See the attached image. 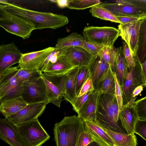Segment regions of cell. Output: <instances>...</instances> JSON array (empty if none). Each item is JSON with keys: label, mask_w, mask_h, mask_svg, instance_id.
<instances>
[{"label": "cell", "mask_w": 146, "mask_h": 146, "mask_svg": "<svg viewBox=\"0 0 146 146\" xmlns=\"http://www.w3.org/2000/svg\"></svg>", "instance_id": "obj_50"}, {"label": "cell", "mask_w": 146, "mask_h": 146, "mask_svg": "<svg viewBox=\"0 0 146 146\" xmlns=\"http://www.w3.org/2000/svg\"><path fill=\"white\" fill-rule=\"evenodd\" d=\"M115 82L114 72L110 66L104 79L99 84L96 92L98 94L114 95Z\"/></svg>", "instance_id": "obj_28"}, {"label": "cell", "mask_w": 146, "mask_h": 146, "mask_svg": "<svg viewBox=\"0 0 146 146\" xmlns=\"http://www.w3.org/2000/svg\"><path fill=\"white\" fill-rule=\"evenodd\" d=\"M122 127L128 135L135 133V124L138 119L133 107L123 105L119 114Z\"/></svg>", "instance_id": "obj_21"}, {"label": "cell", "mask_w": 146, "mask_h": 146, "mask_svg": "<svg viewBox=\"0 0 146 146\" xmlns=\"http://www.w3.org/2000/svg\"><path fill=\"white\" fill-rule=\"evenodd\" d=\"M92 91L89 92L80 96L75 98L71 105L73 110L77 113L86 101Z\"/></svg>", "instance_id": "obj_39"}, {"label": "cell", "mask_w": 146, "mask_h": 146, "mask_svg": "<svg viewBox=\"0 0 146 146\" xmlns=\"http://www.w3.org/2000/svg\"><path fill=\"white\" fill-rule=\"evenodd\" d=\"M145 87L143 85H140L137 87L133 90L131 95V97H135L140 94Z\"/></svg>", "instance_id": "obj_46"}, {"label": "cell", "mask_w": 146, "mask_h": 146, "mask_svg": "<svg viewBox=\"0 0 146 146\" xmlns=\"http://www.w3.org/2000/svg\"><path fill=\"white\" fill-rule=\"evenodd\" d=\"M78 70L77 66L65 75L63 97L71 104L76 97V78Z\"/></svg>", "instance_id": "obj_24"}, {"label": "cell", "mask_w": 146, "mask_h": 146, "mask_svg": "<svg viewBox=\"0 0 146 146\" xmlns=\"http://www.w3.org/2000/svg\"><path fill=\"white\" fill-rule=\"evenodd\" d=\"M144 19L124 24H120L118 26L120 36L127 44L131 54L134 57L137 56L140 27Z\"/></svg>", "instance_id": "obj_12"}, {"label": "cell", "mask_w": 146, "mask_h": 146, "mask_svg": "<svg viewBox=\"0 0 146 146\" xmlns=\"http://www.w3.org/2000/svg\"><path fill=\"white\" fill-rule=\"evenodd\" d=\"M94 91V88L90 76L83 84L76 97L80 96L89 92Z\"/></svg>", "instance_id": "obj_43"}, {"label": "cell", "mask_w": 146, "mask_h": 146, "mask_svg": "<svg viewBox=\"0 0 146 146\" xmlns=\"http://www.w3.org/2000/svg\"><path fill=\"white\" fill-rule=\"evenodd\" d=\"M133 107L138 119L141 120H146V97L134 102Z\"/></svg>", "instance_id": "obj_35"}, {"label": "cell", "mask_w": 146, "mask_h": 146, "mask_svg": "<svg viewBox=\"0 0 146 146\" xmlns=\"http://www.w3.org/2000/svg\"><path fill=\"white\" fill-rule=\"evenodd\" d=\"M22 84L23 92L21 96L27 103L44 102L49 103L45 85L42 76L27 81Z\"/></svg>", "instance_id": "obj_8"}, {"label": "cell", "mask_w": 146, "mask_h": 146, "mask_svg": "<svg viewBox=\"0 0 146 146\" xmlns=\"http://www.w3.org/2000/svg\"><path fill=\"white\" fill-rule=\"evenodd\" d=\"M66 50L55 48L54 50L47 57L43 64L38 68L37 70L42 73L47 65L55 63L58 56L62 54Z\"/></svg>", "instance_id": "obj_36"}, {"label": "cell", "mask_w": 146, "mask_h": 146, "mask_svg": "<svg viewBox=\"0 0 146 146\" xmlns=\"http://www.w3.org/2000/svg\"><path fill=\"white\" fill-rule=\"evenodd\" d=\"M84 130L88 132L101 146H114L108 135L95 121H84Z\"/></svg>", "instance_id": "obj_20"}, {"label": "cell", "mask_w": 146, "mask_h": 146, "mask_svg": "<svg viewBox=\"0 0 146 146\" xmlns=\"http://www.w3.org/2000/svg\"><path fill=\"white\" fill-rule=\"evenodd\" d=\"M90 11L93 16L100 19L121 24L116 16L99 5L91 8Z\"/></svg>", "instance_id": "obj_30"}, {"label": "cell", "mask_w": 146, "mask_h": 146, "mask_svg": "<svg viewBox=\"0 0 146 146\" xmlns=\"http://www.w3.org/2000/svg\"><path fill=\"white\" fill-rule=\"evenodd\" d=\"M116 17L121 22V24H122L133 22L139 20L146 19V17H139L135 16H116Z\"/></svg>", "instance_id": "obj_44"}, {"label": "cell", "mask_w": 146, "mask_h": 146, "mask_svg": "<svg viewBox=\"0 0 146 146\" xmlns=\"http://www.w3.org/2000/svg\"><path fill=\"white\" fill-rule=\"evenodd\" d=\"M90 76L88 66L78 67V70L76 78V97L83 84Z\"/></svg>", "instance_id": "obj_34"}, {"label": "cell", "mask_w": 146, "mask_h": 146, "mask_svg": "<svg viewBox=\"0 0 146 146\" xmlns=\"http://www.w3.org/2000/svg\"><path fill=\"white\" fill-rule=\"evenodd\" d=\"M94 141L95 139L90 134L84 130L80 134L76 146H86Z\"/></svg>", "instance_id": "obj_38"}, {"label": "cell", "mask_w": 146, "mask_h": 146, "mask_svg": "<svg viewBox=\"0 0 146 146\" xmlns=\"http://www.w3.org/2000/svg\"><path fill=\"white\" fill-rule=\"evenodd\" d=\"M22 54L14 42L0 45V76L11 66L19 63Z\"/></svg>", "instance_id": "obj_15"}, {"label": "cell", "mask_w": 146, "mask_h": 146, "mask_svg": "<svg viewBox=\"0 0 146 146\" xmlns=\"http://www.w3.org/2000/svg\"><path fill=\"white\" fill-rule=\"evenodd\" d=\"M55 1L58 6L60 7L63 8L67 7L68 1L67 0H57Z\"/></svg>", "instance_id": "obj_47"}, {"label": "cell", "mask_w": 146, "mask_h": 146, "mask_svg": "<svg viewBox=\"0 0 146 146\" xmlns=\"http://www.w3.org/2000/svg\"><path fill=\"white\" fill-rule=\"evenodd\" d=\"M104 46H100L86 42H83V47L92 56L98 54Z\"/></svg>", "instance_id": "obj_41"}, {"label": "cell", "mask_w": 146, "mask_h": 146, "mask_svg": "<svg viewBox=\"0 0 146 146\" xmlns=\"http://www.w3.org/2000/svg\"><path fill=\"white\" fill-rule=\"evenodd\" d=\"M4 11L0 18V27L7 32L23 39L29 38L32 31L35 30L34 24L29 20Z\"/></svg>", "instance_id": "obj_5"}, {"label": "cell", "mask_w": 146, "mask_h": 146, "mask_svg": "<svg viewBox=\"0 0 146 146\" xmlns=\"http://www.w3.org/2000/svg\"><path fill=\"white\" fill-rule=\"evenodd\" d=\"M123 45L122 51L127 67L129 68H133L136 66L135 58L131 54L128 46L126 42H123Z\"/></svg>", "instance_id": "obj_37"}, {"label": "cell", "mask_w": 146, "mask_h": 146, "mask_svg": "<svg viewBox=\"0 0 146 146\" xmlns=\"http://www.w3.org/2000/svg\"><path fill=\"white\" fill-rule=\"evenodd\" d=\"M115 82V96L118 104L119 110H121L123 106V99L121 88L115 73L114 72Z\"/></svg>", "instance_id": "obj_42"}, {"label": "cell", "mask_w": 146, "mask_h": 146, "mask_svg": "<svg viewBox=\"0 0 146 146\" xmlns=\"http://www.w3.org/2000/svg\"><path fill=\"white\" fill-rule=\"evenodd\" d=\"M84 37L77 33L73 32L69 35L62 38H59L57 41L55 48L66 49L72 47H82Z\"/></svg>", "instance_id": "obj_27"}, {"label": "cell", "mask_w": 146, "mask_h": 146, "mask_svg": "<svg viewBox=\"0 0 146 146\" xmlns=\"http://www.w3.org/2000/svg\"><path fill=\"white\" fill-rule=\"evenodd\" d=\"M119 111L114 95L98 94L95 121L100 127L113 131L127 134L122 127L119 118Z\"/></svg>", "instance_id": "obj_2"}, {"label": "cell", "mask_w": 146, "mask_h": 146, "mask_svg": "<svg viewBox=\"0 0 146 146\" xmlns=\"http://www.w3.org/2000/svg\"><path fill=\"white\" fill-rule=\"evenodd\" d=\"M84 125V122L76 115L66 116L56 123L54 131L56 146H76Z\"/></svg>", "instance_id": "obj_3"}, {"label": "cell", "mask_w": 146, "mask_h": 146, "mask_svg": "<svg viewBox=\"0 0 146 146\" xmlns=\"http://www.w3.org/2000/svg\"><path fill=\"white\" fill-rule=\"evenodd\" d=\"M134 132L146 139V120L137 119L135 124Z\"/></svg>", "instance_id": "obj_40"}, {"label": "cell", "mask_w": 146, "mask_h": 146, "mask_svg": "<svg viewBox=\"0 0 146 146\" xmlns=\"http://www.w3.org/2000/svg\"><path fill=\"white\" fill-rule=\"evenodd\" d=\"M5 6V5L0 4V18L2 17L4 13L3 9Z\"/></svg>", "instance_id": "obj_49"}, {"label": "cell", "mask_w": 146, "mask_h": 146, "mask_svg": "<svg viewBox=\"0 0 146 146\" xmlns=\"http://www.w3.org/2000/svg\"><path fill=\"white\" fill-rule=\"evenodd\" d=\"M118 49V48H116L113 46L112 47L104 46L98 54L109 64L113 72L114 61Z\"/></svg>", "instance_id": "obj_31"}, {"label": "cell", "mask_w": 146, "mask_h": 146, "mask_svg": "<svg viewBox=\"0 0 146 146\" xmlns=\"http://www.w3.org/2000/svg\"><path fill=\"white\" fill-rule=\"evenodd\" d=\"M86 146H101V145L98 142L94 141L90 143Z\"/></svg>", "instance_id": "obj_48"}, {"label": "cell", "mask_w": 146, "mask_h": 146, "mask_svg": "<svg viewBox=\"0 0 146 146\" xmlns=\"http://www.w3.org/2000/svg\"><path fill=\"white\" fill-rule=\"evenodd\" d=\"M99 0H73L68 1L67 7L71 9L82 10L100 4Z\"/></svg>", "instance_id": "obj_32"}, {"label": "cell", "mask_w": 146, "mask_h": 146, "mask_svg": "<svg viewBox=\"0 0 146 146\" xmlns=\"http://www.w3.org/2000/svg\"><path fill=\"white\" fill-rule=\"evenodd\" d=\"M102 129L110 137L114 146H137V139L134 133L124 134Z\"/></svg>", "instance_id": "obj_26"}, {"label": "cell", "mask_w": 146, "mask_h": 146, "mask_svg": "<svg viewBox=\"0 0 146 146\" xmlns=\"http://www.w3.org/2000/svg\"><path fill=\"white\" fill-rule=\"evenodd\" d=\"M110 66L98 55L92 56L88 67L95 92H96L99 83L106 76Z\"/></svg>", "instance_id": "obj_16"}, {"label": "cell", "mask_w": 146, "mask_h": 146, "mask_svg": "<svg viewBox=\"0 0 146 146\" xmlns=\"http://www.w3.org/2000/svg\"><path fill=\"white\" fill-rule=\"evenodd\" d=\"M42 73L37 70H31L19 69L17 71L16 77L22 84L30 80L41 77Z\"/></svg>", "instance_id": "obj_33"}, {"label": "cell", "mask_w": 146, "mask_h": 146, "mask_svg": "<svg viewBox=\"0 0 146 146\" xmlns=\"http://www.w3.org/2000/svg\"><path fill=\"white\" fill-rule=\"evenodd\" d=\"M87 42L100 46L112 47L120 36L119 31L113 27L88 26L82 32Z\"/></svg>", "instance_id": "obj_4"}, {"label": "cell", "mask_w": 146, "mask_h": 146, "mask_svg": "<svg viewBox=\"0 0 146 146\" xmlns=\"http://www.w3.org/2000/svg\"><path fill=\"white\" fill-rule=\"evenodd\" d=\"M113 68L121 88H122L127 71L128 67L121 46L118 48Z\"/></svg>", "instance_id": "obj_25"}, {"label": "cell", "mask_w": 146, "mask_h": 146, "mask_svg": "<svg viewBox=\"0 0 146 146\" xmlns=\"http://www.w3.org/2000/svg\"><path fill=\"white\" fill-rule=\"evenodd\" d=\"M0 138L11 146H28L18 125L8 117L0 118Z\"/></svg>", "instance_id": "obj_11"}, {"label": "cell", "mask_w": 146, "mask_h": 146, "mask_svg": "<svg viewBox=\"0 0 146 146\" xmlns=\"http://www.w3.org/2000/svg\"><path fill=\"white\" fill-rule=\"evenodd\" d=\"M136 66L131 68H128L127 71L121 88L123 99V105L126 104L131 98L133 90L137 86L143 85L141 74L140 62L137 56L134 57Z\"/></svg>", "instance_id": "obj_9"}, {"label": "cell", "mask_w": 146, "mask_h": 146, "mask_svg": "<svg viewBox=\"0 0 146 146\" xmlns=\"http://www.w3.org/2000/svg\"><path fill=\"white\" fill-rule=\"evenodd\" d=\"M19 69L18 66L11 67L0 76V102L6 99L22 96V84L16 77Z\"/></svg>", "instance_id": "obj_7"}, {"label": "cell", "mask_w": 146, "mask_h": 146, "mask_svg": "<svg viewBox=\"0 0 146 146\" xmlns=\"http://www.w3.org/2000/svg\"><path fill=\"white\" fill-rule=\"evenodd\" d=\"M48 103L44 102L29 104L16 113L7 117L18 125L38 119Z\"/></svg>", "instance_id": "obj_13"}, {"label": "cell", "mask_w": 146, "mask_h": 146, "mask_svg": "<svg viewBox=\"0 0 146 146\" xmlns=\"http://www.w3.org/2000/svg\"><path fill=\"white\" fill-rule=\"evenodd\" d=\"M141 74L143 83L146 86V60L142 63H140Z\"/></svg>", "instance_id": "obj_45"}, {"label": "cell", "mask_w": 146, "mask_h": 146, "mask_svg": "<svg viewBox=\"0 0 146 146\" xmlns=\"http://www.w3.org/2000/svg\"><path fill=\"white\" fill-rule=\"evenodd\" d=\"M3 10L31 21L34 24L35 29H56L66 25L68 23V18L63 15L30 10L14 3H8L5 5Z\"/></svg>", "instance_id": "obj_1"}, {"label": "cell", "mask_w": 146, "mask_h": 146, "mask_svg": "<svg viewBox=\"0 0 146 146\" xmlns=\"http://www.w3.org/2000/svg\"><path fill=\"white\" fill-rule=\"evenodd\" d=\"M54 49V47H50L37 51L22 53L18 66L19 69L37 70Z\"/></svg>", "instance_id": "obj_14"}, {"label": "cell", "mask_w": 146, "mask_h": 146, "mask_svg": "<svg viewBox=\"0 0 146 146\" xmlns=\"http://www.w3.org/2000/svg\"><path fill=\"white\" fill-rule=\"evenodd\" d=\"M65 75L62 77L61 81L58 85L53 83L49 78L42 76L45 85L49 103H52L59 108L63 96Z\"/></svg>", "instance_id": "obj_18"}, {"label": "cell", "mask_w": 146, "mask_h": 146, "mask_svg": "<svg viewBox=\"0 0 146 146\" xmlns=\"http://www.w3.org/2000/svg\"><path fill=\"white\" fill-rule=\"evenodd\" d=\"M98 93L93 91L77 113L78 116L84 122L95 121Z\"/></svg>", "instance_id": "obj_22"}, {"label": "cell", "mask_w": 146, "mask_h": 146, "mask_svg": "<svg viewBox=\"0 0 146 146\" xmlns=\"http://www.w3.org/2000/svg\"><path fill=\"white\" fill-rule=\"evenodd\" d=\"M77 66L66 56H59L54 63L47 65L42 75L49 78L62 77Z\"/></svg>", "instance_id": "obj_17"}, {"label": "cell", "mask_w": 146, "mask_h": 146, "mask_svg": "<svg viewBox=\"0 0 146 146\" xmlns=\"http://www.w3.org/2000/svg\"><path fill=\"white\" fill-rule=\"evenodd\" d=\"M99 5L115 16L146 17V7L134 5L129 0H117L114 3Z\"/></svg>", "instance_id": "obj_10"}, {"label": "cell", "mask_w": 146, "mask_h": 146, "mask_svg": "<svg viewBox=\"0 0 146 146\" xmlns=\"http://www.w3.org/2000/svg\"><path fill=\"white\" fill-rule=\"evenodd\" d=\"M18 127L28 146H42L50 137L38 119L22 124Z\"/></svg>", "instance_id": "obj_6"}, {"label": "cell", "mask_w": 146, "mask_h": 146, "mask_svg": "<svg viewBox=\"0 0 146 146\" xmlns=\"http://www.w3.org/2000/svg\"><path fill=\"white\" fill-rule=\"evenodd\" d=\"M137 56L141 63L146 60V19L143 20L140 26Z\"/></svg>", "instance_id": "obj_29"}, {"label": "cell", "mask_w": 146, "mask_h": 146, "mask_svg": "<svg viewBox=\"0 0 146 146\" xmlns=\"http://www.w3.org/2000/svg\"><path fill=\"white\" fill-rule=\"evenodd\" d=\"M63 55L66 56L76 66H88L92 56L83 47L74 46L66 49Z\"/></svg>", "instance_id": "obj_19"}, {"label": "cell", "mask_w": 146, "mask_h": 146, "mask_svg": "<svg viewBox=\"0 0 146 146\" xmlns=\"http://www.w3.org/2000/svg\"><path fill=\"white\" fill-rule=\"evenodd\" d=\"M29 104L21 96L5 99L0 102V112L5 117L16 113Z\"/></svg>", "instance_id": "obj_23"}]
</instances>
